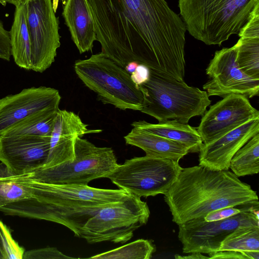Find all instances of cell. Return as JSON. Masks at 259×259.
<instances>
[{
  "label": "cell",
  "instance_id": "6da1fadb",
  "mask_svg": "<svg viewBox=\"0 0 259 259\" xmlns=\"http://www.w3.org/2000/svg\"><path fill=\"white\" fill-rule=\"evenodd\" d=\"M108 16L116 64L124 69L135 61L184 80L187 30L165 0H109Z\"/></svg>",
  "mask_w": 259,
  "mask_h": 259
},
{
  "label": "cell",
  "instance_id": "52a82bcc",
  "mask_svg": "<svg viewBox=\"0 0 259 259\" xmlns=\"http://www.w3.org/2000/svg\"><path fill=\"white\" fill-rule=\"evenodd\" d=\"M118 164L111 148L97 147L78 137L73 160L50 167H40L27 174L41 183L87 185L93 180L106 178Z\"/></svg>",
  "mask_w": 259,
  "mask_h": 259
},
{
  "label": "cell",
  "instance_id": "3957f363",
  "mask_svg": "<svg viewBox=\"0 0 259 259\" xmlns=\"http://www.w3.org/2000/svg\"><path fill=\"white\" fill-rule=\"evenodd\" d=\"M164 195L172 220L178 225L226 207L259 206L256 191L232 171L199 165L182 168Z\"/></svg>",
  "mask_w": 259,
  "mask_h": 259
},
{
  "label": "cell",
  "instance_id": "d6a6232c",
  "mask_svg": "<svg viewBox=\"0 0 259 259\" xmlns=\"http://www.w3.org/2000/svg\"><path fill=\"white\" fill-rule=\"evenodd\" d=\"M209 258L246 259L242 252L234 250L219 251L208 254Z\"/></svg>",
  "mask_w": 259,
  "mask_h": 259
},
{
  "label": "cell",
  "instance_id": "1f68e13d",
  "mask_svg": "<svg viewBox=\"0 0 259 259\" xmlns=\"http://www.w3.org/2000/svg\"><path fill=\"white\" fill-rule=\"evenodd\" d=\"M150 70L146 66L139 64L136 70L131 74V77L133 82L139 87L149 79Z\"/></svg>",
  "mask_w": 259,
  "mask_h": 259
},
{
  "label": "cell",
  "instance_id": "44dd1931",
  "mask_svg": "<svg viewBox=\"0 0 259 259\" xmlns=\"http://www.w3.org/2000/svg\"><path fill=\"white\" fill-rule=\"evenodd\" d=\"M124 139L126 144L141 148L148 156L179 161L189 153L179 143L134 127Z\"/></svg>",
  "mask_w": 259,
  "mask_h": 259
},
{
  "label": "cell",
  "instance_id": "2e32d148",
  "mask_svg": "<svg viewBox=\"0 0 259 259\" xmlns=\"http://www.w3.org/2000/svg\"><path fill=\"white\" fill-rule=\"evenodd\" d=\"M88 126L76 113L59 109L56 113L50 136L48 156L40 167H50L73 160L75 157L77 138L102 131L91 130Z\"/></svg>",
  "mask_w": 259,
  "mask_h": 259
},
{
  "label": "cell",
  "instance_id": "74e56055",
  "mask_svg": "<svg viewBox=\"0 0 259 259\" xmlns=\"http://www.w3.org/2000/svg\"><path fill=\"white\" fill-rule=\"evenodd\" d=\"M59 1V0H52L53 6L55 13L56 12L58 8Z\"/></svg>",
  "mask_w": 259,
  "mask_h": 259
},
{
  "label": "cell",
  "instance_id": "ba28073f",
  "mask_svg": "<svg viewBox=\"0 0 259 259\" xmlns=\"http://www.w3.org/2000/svg\"><path fill=\"white\" fill-rule=\"evenodd\" d=\"M150 214L146 202L129 194L122 200L104 206L90 218L79 237L89 243H125L133 237L135 231L147 223Z\"/></svg>",
  "mask_w": 259,
  "mask_h": 259
},
{
  "label": "cell",
  "instance_id": "83f0119b",
  "mask_svg": "<svg viewBox=\"0 0 259 259\" xmlns=\"http://www.w3.org/2000/svg\"><path fill=\"white\" fill-rule=\"evenodd\" d=\"M24 249L13 238L9 228L0 219V259H22Z\"/></svg>",
  "mask_w": 259,
  "mask_h": 259
},
{
  "label": "cell",
  "instance_id": "7402d4cb",
  "mask_svg": "<svg viewBox=\"0 0 259 259\" xmlns=\"http://www.w3.org/2000/svg\"><path fill=\"white\" fill-rule=\"evenodd\" d=\"M15 6L13 22L9 31L11 55L19 67L31 70V40L24 0Z\"/></svg>",
  "mask_w": 259,
  "mask_h": 259
},
{
  "label": "cell",
  "instance_id": "4fadbf2b",
  "mask_svg": "<svg viewBox=\"0 0 259 259\" xmlns=\"http://www.w3.org/2000/svg\"><path fill=\"white\" fill-rule=\"evenodd\" d=\"M210 106L197 130L203 143L210 142L250 120L259 118V111L246 97L228 95Z\"/></svg>",
  "mask_w": 259,
  "mask_h": 259
},
{
  "label": "cell",
  "instance_id": "e0dca14e",
  "mask_svg": "<svg viewBox=\"0 0 259 259\" xmlns=\"http://www.w3.org/2000/svg\"><path fill=\"white\" fill-rule=\"evenodd\" d=\"M259 133V118L253 119L202 145L199 151V165L214 170H229L235 153Z\"/></svg>",
  "mask_w": 259,
  "mask_h": 259
},
{
  "label": "cell",
  "instance_id": "d4e9b609",
  "mask_svg": "<svg viewBox=\"0 0 259 259\" xmlns=\"http://www.w3.org/2000/svg\"><path fill=\"white\" fill-rule=\"evenodd\" d=\"M238 177L259 172V133L252 137L232 158L230 167Z\"/></svg>",
  "mask_w": 259,
  "mask_h": 259
},
{
  "label": "cell",
  "instance_id": "8fae6325",
  "mask_svg": "<svg viewBox=\"0 0 259 259\" xmlns=\"http://www.w3.org/2000/svg\"><path fill=\"white\" fill-rule=\"evenodd\" d=\"M31 47V70L42 72L55 61L60 46L59 22L52 0H24Z\"/></svg>",
  "mask_w": 259,
  "mask_h": 259
},
{
  "label": "cell",
  "instance_id": "f546056e",
  "mask_svg": "<svg viewBox=\"0 0 259 259\" xmlns=\"http://www.w3.org/2000/svg\"><path fill=\"white\" fill-rule=\"evenodd\" d=\"M251 205H242L240 208L235 206H229L211 211L203 218L206 222H212L224 220L234 216L241 212L246 207Z\"/></svg>",
  "mask_w": 259,
  "mask_h": 259
},
{
  "label": "cell",
  "instance_id": "484cf974",
  "mask_svg": "<svg viewBox=\"0 0 259 259\" xmlns=\"http://www.w3.org/2000/svg\"><path fill=\"white\" fill-rule=\"evenodd\" d=\"M259 251V226L242 225L221 242L218 251Z\"/></svg>",
  "mask_w": 259,
  "mask_h": 259
},
{
  "label": "cell",
  "instance_id": "30bf717a",
  "mask_svg": "<svg viewBox=\"0 0 259 259\" xmlns=\"http://www.w3.org/2000/svg\"><path fill=\"white\" fill-rule=\"evenodd\" d=\"M258 207L248 206L241 212L222 220L206 222L200 218L178 225L183 253L208 254L218 251L221 242L239 226H259Z\"/></svg>",
  "mask_w": 259,
  "mask_h": 259
},
{
  "label": "cell",
  "instance_id": "d6986e66",
  "mask_svg": "<svg viewBox=\"0 0 259 259\" xmlns=\"http://www.w3.org/2000/svg\"><path fill=\"white\" fill-rule=\"evenodd\" d=\"M238 35L240 38L234 45L236 64L246 75L259 79V7Z\"/></svg>",
  "mask_w": 259,
  "mask_h": 259
},
{
  "label": "cell",
  "instance_id": "d590c367",
  "mask_svg": "<svg viewBox=\"0 0 259 259\" xmlns=\"http://www.w3.org/2000/svg\"><path fill=\"white\" fill-rule=\"evenodd\" d=\"M139 64L135 61L130 62L127 63L124 67V69L130 74L136 69Z\"/></svg>",
  "mask_w": 259,
  "mask_h": 259
},
{
  "label": "cell",
  "instance_id": "4dcf8cb0",
  "mask_svg": "<svg viewBox=\"0 0 259 259\" xmlns=\"http://www.w3.org/2000/svg\"><path fill=\"white\" fill-rule=\"evenodd\" d=\"M11 56L9 31L0 21V59L10 61Z\"/></svg>",
  "mask_w": 259,
  "mask_h": 259
},
{
  "label": "cell",
  "instance_id": "e575fe53",
  "mask_svg": "<svg viewBox=\"0 0 259 259\" xmlns=\"http://www.w3.org/2000/svg\"><path fill=\"white\" fill-rule=\"evenodd\" d=\"M242 252L246 259H259V251H246Z\"/></svg>",
  "mask_w": 259,
  "mask_h": 259
},
{
  "label": "cell",
  "instance_id": "cb8c5ba5",
  "mask_svg": "<svg viewBox=\"0 0 259 259\" xmlns=\"http://www.w3.org/2000/svg\"><path fill=\"white\" fill-rule=\"evenodd\" d=\"M58 110H45L32 114L4 132L0 136L50 137Z\"/></svg>",
  "mask_w": 259,
  "mask_h": 259
},
{
  "label": "cell",
  "instance_id": "4316f807",
  "mask_svg": "<svg viewBox=\"0 0 259 259\" xmlns=\"http://www.w3.org/2000/svg\"><path fill=\"white\" fill-rule=\"evenodd\" d=\"M155 251L151 241L140 239L89 258L95 259H149Z\"/></svg>",
  "mask_w": 259,
  "mask_h": 259
},
{
  "label": "cell",
  "instance_id": "9a60e30c",
  "mask_svg": "<svg viewBox=\"0 0 259 259\" xmlns=\"http://www.w3.org/2000/svg\"><path fill=\"white\" fill-rule=\"evenodd\" d=\"M50 137L0 136V161L16 175L41 167L48 156Z\"/></svg>",
  "mask_w": 259,
  "mask_h": 259
},
{
  "label": "cell",
  "instance_id": "836d02e7",
  "mask_svg": "<svg viewBox=\"0 0 259 259\" xmlns=\"http://www.w3.org/2000/svg\"><path fill=\"white\" fill-rule=\"evenodd\" d=\"M175 258L176 259H206L209 258V256H206L199 252H193L190 253V254L185 256L176 254Z\"/></svg>",
  "mask_w": 259,
  "mask_h": 259
},
{
  "label": "cell",
  "instance_id": "7a4b0ae2",
  "mask_svg": "<svg viewBox=\"0 0 259 259\" xmlns=\"http://www.w3.org/2000/svg\"><path fill=\"white\" fill-rule=\"evenodd\" d=\"M31 197L0 207L6 215L44 220L61 224L79 237L88 220L104 206L129 195L124 190L105 189L88 185L41 183L25 174Z\"/></svg>",
  "mask_w": 259,
  "mask_h": 259
},
{
  "label": "cell",
  "instance_id": "ac0fdd59",
  "mask_svg": "<svg viewBox=\"0 0 259 259\" xmlns=\"http://www.w3.org/2000/svg\"><path fill=\"white\" fill-rule=\"evenodd\" d=\"M62 15L80 54L92 50L97 35L88 0H66Z\"/></svg>",
  "mask_w": 259,
  "mask_h": 259
},
{
  "label": "cell",
  "instance_id": "8992f818",
  "mask_svg": "<svg viewBox=\"0 0 259 259\" xmlns=\"http://www.w3.org/2000/svg\"><path fill=\"white\" fill-rule=\"evenodd\" d=\"M75 72L83 84L105 104L125 110L141 111L144 95L131 74L102 53L75 61Z\"/></svg>",
  "mask_w": 259,
  "mask_h": 259
},
{
  "label": "cell",
  "instance_id": "7c38bea8",
  "mask_svg": "<svg viewBox=\"0 0 259 259\" xmlns=\"http://www.w3.org/2000/svg\"><path fill=\"white\" fill-rule=\"evenodd\" d=\"M236 49L233 46L215 52L206 73L210 78L203 85L208 96L222 98L241 95L251 98L259 94V79L244 73L236 62Z\"/></svg>",
  "mask_w": 259,
  "mask_h": 259
},
{
  "label": "cell",
  "instance_id": "f1b7e54d",
  "mask_svg": "<svg viewBox=\"0 0 259 259\" xmlns=\"http://www.w3.org/2000/svg\"><path fill=\"white\" fill-rule=\"evenodd\" d=\"M74 258L63 254L55 247H46L25 251L22 259Z\"/></svg>",
  "mask_w": 259,
  "mask_h": 259
},
{
  "label": "cell",
  "instance_id": "8d00e7d4",
  "mask_svg": "<svg viewBox=\"0 0 259 259\" xmlns=\"http://www.w3.org/2000/svg\"><path fill=\"white\" fill-rule=\"evenodd\" d=\"M21 1V0H0V4L3 6H6L7 4H10L16 6Z\"/></svg>",
  "mask_w": 259,
  "mask_h": 259
},
{
  "label": "cell",
  "instance_id": "277c9868",
  "mask_svg": "<svg viewBox=\"0 0 259 259\" xmlns=\"http://www.w3.org/2000/svg\"><path fill=\"white\" fill-rule=\"evenodd\" d=\"M186 30L207 45H219L238 35L259 0H179Z\"/></svg>",
  "mask_w": 259,
  "mask_h": 259
},
{
  "label": "cell",
  "instance_id": "9c48e42d",
  "mask_svg": "<svg viewBox=\"0 0 259 259\" xmlns=\"http://www.w3.org/2000/svg\"><path fill=\"white\" fill-rule=\"evenodd\" d=\"M179 162L146 155L118 164L106 178L119 188L140 198L164 194L182 168Z\"/></svg>",
  "mask_w": 259,
  "mask_h": 259
},
{
  "label": "cell",
  "instance_id": "5bb4252c",
  "mask_svg": "<svg viewBox=\"0 0 259 259\" xmlns=\"http://www.w3.org/2000/svg\"><path fill=\"white\" fill-rule=\"evenodd\" d=\"M59 91L50 87L25 89L0 99V134L40 111L58 110Z\"/></svg>",
  "mask_w": 259,
  "mask_h": 259
},
{
  "label": "cell",
  "instance_id": "ffe728a7",
  "mask_svg": "<svg viewBox=\"0 0 259 259\" xmlns=\"http://www.w3.org/2000/svg\"><path fill=\"white\" fill-rule=\"evenodd\" d=\"M131 125L134 128L179 143L185 146L189 153L199 152L203 144L197 128L176 120H165L158 123L139 120L133 122Z\"/></svg>",
  "mask_w": 259,
  "mask_h": 259
},
{
  "label": "cell",
  "instance_id": "5b68a950",
  "mask_svg": "<svg viewBox=\"0 0 259 259\" xmlns=\"http://www.w3.org/2000/svg\"><path fill=\"white\" fill-rule=\"evenodd\" d=\"M139 87L145 97L140 111L158 121L174 119L187 123L192 117L202 116L211 103L206 91L151 70L148 80Z\"/></svg>",
  "mask_w": 259,
  "mask_h": 259
},
{
  "label": "cell",
  "instance_id": "603a6c76",
  "mask_svg": "<svg viewBox=\"0 0 259 259\" xmlns=\"http://www.w3.org/2000/svg\"><path fill=\"white\" fill-rule=\"evenodd\" d=\"M32 190L25 174L16 175L0 163V207L31 197Z\"/></svg>",
  "mask_w": 259,
  "mask_h": 259
}]
</instances>
